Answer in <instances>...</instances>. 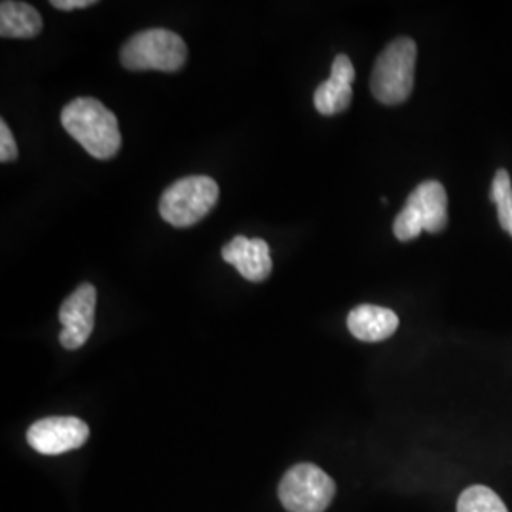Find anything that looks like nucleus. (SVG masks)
Here are the masks:
<instances>
[{
    "label": "nucleus",
    "instance_id": "obj_10",
    "mask_svg": "<svg viewBox=\"0 0 512 512\" xmlns=\"http://www.w3.org/2000/svg\"><path fill=\"white\" fill-rule=\"evenodd\" d=\"M222 258L232 264L247 281L260 283L272 274L270 245L264 239L236 236L222 247Z\"/></svg>",
    "mask_w": 512,
    "mask_h": 512
},
{
    "label": "nucleus",
    "instance_id": "obj_7",
    "mask_svg": "<svg viewBox=\"0 0 512 512\" xmlns=\"http://www.w3.org/2000/svg\"><path fill=\"white\" fill-rule=\"evenodd\" d=\"M90 427L74 416H54L33 423L27 431V442L44 456H57L86 444Z\"/></svg>",
    "mask_w": 512,
    "mask_h": 512
},
{
    "label": "nucleus",
    "instance_id": "obj_8",
    "mask_svg": "<svg viewBox=\"0 0 512 512\" xmlns=\"http://www.w3.org/2000/svg\"><path fill=\"white\" fill-rule=\"evenodd\" d=\"M95 304L97 291L92 283H82L73 294H69L59 310V321L63 330L59 342L65 349L82 348L92 336L95 327Z\"/></svg>",
    "mask_w": 512,
    "mask_h": 512
},
{
    "label": "nucleus",
    "instance_id": "obj_3",
    "mask_svg": "<svg viewBox=\"0 0 512 512\" xmlns=\"http://www.w3.org/2000/svg\"><path fill=\"white\" fill-rule=\"evenodd\" d=\"M188 59L183 38L167 29H147L129 38L120 52V61L128 71L177 73Z\"/></svg>",
    "mask_w": 512,
    "mask_h": 512
},
{
    "label": "nucleus",
    "instance_id": "obj_6",
    "mask_svg": "<svg viewBox=\"0 0 512 512\" xmlns=\"http://www.w3.org/2000/svg\"><path fill=\"white\" fill-rule=\"evenodd\" d=\"M336 495V484L313 463H298L279 482V499L289 512H325Z\"/></svg>",
    "mask_w": 512,
    "mask_h": 512
},
{
    "label": "nucleus",
    "instance_id": "obj_11",
    "mask_svg": "<svg viewBox=\"0 0 512 512\" xmlns=\"http://www.w3.org/2000/svg\"><path fill=\"white\" fill-rule=\"evenodd\" d=\"M348 329L361 342H384L399 329V317L393 310L363 304L349 311Z\"/></svg>",
    "mask_w": 512,
    "mask_h": 512
},
{
    "label": "nucleus",
    "instance_id": "obj_14",
    "mask_svg": "<svg viewBox=\"0 0 512 512\" xmlns=\"http://www.w3.org/2000/svg\"><path fill=\"white\" fill-rule=\"evenodd\" d=\"M458 512H509L503 499L486 486H471L459 495Z\"/></svg>",
    "mask_w": 512,
    "mask_h": 512
},
{
    "label": "nucleus",
    "instance_id": "obj_2",
    "mask_svg": "<svg viewBox=\"0 0 512 512\" xmlns=\"http://www.w3.org/2000/svg\"><path fill=\"white\" fill-rule=\"evenodd\" d=\"M418 46L410 37L395 38L378 55L370 74V92L382 105H401L414 90Z\"/></svg>",
    "mask_w": 512,
    "mask_h": 512
},
{
    "label": "nucleus",
    "instance_id": "obj_1",
    "mask_svg": "<svg viewBox=\"0 0 512 512\" xmlns=\"http://www.w3.org/2000/svg\"><path fill=\"white\" fill-rule=\"evenodd\" d=\"M61 124L97 160H110L122 147L118 120L99 99H74L61 112Z\"/></svg>",
    "mask_w": 512,
    "mask_h": 512
},
{
    "label": "nucleus",
    "instance_id": "obj_13",
    "mask_svg": "<svg viewBox=\"0 0 512 512\" xmlns=\"http://www.w3.org/2000/svg\"><path fill=\"white\" fill-rule=\"evenodd\" d=\"M490 200L497 207V219H499L501 228L512 238V183L507 169H497L494 183H492Z\"/></svg>",
    "mask_w": 512,
    "mask_h": 512
},
{
    "label": "nucleus",
    "instance_id": "obj_9",
    "mask_svg": "<svg viewBox=\"0 0 512 512\" xmlns=\"http://www.w3.org/2000/svg\"><path fill=\"white\" fill-rule=\"evenodd\" d=\"M355 69L348 55H336L329 80L319 84L313 95V105L319 114L334 116L348 109L353 99Z\"/></svg>",
    "mask_w": 512,
    "mask_h": 512
},
{
    "label": "nucleus",
    "instance_id": "obj_15",
    "mask_svg": "<svg viewBox=\"0 0 512 512\" xmlns=\"http://www.w3.org/2000/svg\"><path fill=\"white\" fill-rule=\"evenodd\" d=\"M18 158V143L4 120H0V162L8 164Z\"/></svg>",
    "mask_w": 512,
    "mask_h": 512
},
{
    "label": "nucleus",
    "instance_id": "obj_12",
    "mask_svg": "<svg viewBox=\"0 0 512 512\" xmlns=\"http://www.w3.org/2000/svg\"><path fill=\"white\" fill-rule=\"evenodd\" d=\"M42 31V16L27 2L4 0L0 4V35L4 38H33Z\"/></svg>",
    "mask_w": 512,
    "mask_h": 512
},
{
    "label": "nucleus",
    "instance_id": "obj_5",
    "mask_svg": "<svg viewBox=\"0 0 512 512\" xmlns=\"http://www.w3.org/2000/svg\"><path fill=\"white\" fill-rule=\"evenodd\" d=\"M448 224V196L439 181H425L408 196L395 217L393 234L399 241L420 238L421 232L440 234Z\"/></svg>",
    "mask_w": 512,
    "mask_h": 512
},
{
    "label": "nucleus",
    "instance_id": "obj_4",
    "mask_svg": "<svg viewBox=\"0 0 512 512\" xmlns=\"http://www.w3.org/2000/svg\"><path fill=\"white\" fill-rule=\"evenodd\" d=\"M219 184L205 175H190L171 184L160 198L162 219L175 228H188L205 219L219 202Z\"/></svg>",
    "mask_w": 512,
    "mask_h": 512
},
{
    "label": "nucleus",
    "instance_id": "obj_16",
    "mask_svg": "<svg viewBox=\"0 0 512 512\" xmlns=\"http://www.w3.org/2000/svg\"><path fill=\"white\" fill-rule=\"evenodd\" d=\"M93 4H95V0H54L52 2L54 8L65 10V12L76 10V8H90Z\"/></svg>",
    "mask_w": 512,
    "mask_h": 512
}]
</instances>
